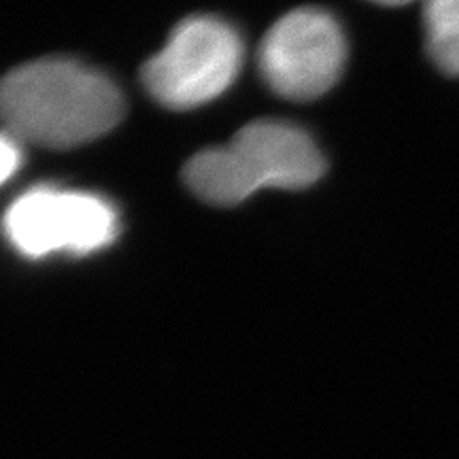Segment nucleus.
Here are the masks:
<instances>
[{
	"label": "nucleus",
	"instance_id": "nucleus-2",
	"mask_svg": "<svg viewBox=\"0 0 459 459\" xmlns=\"http://www.w3.org/2000/svg\"><path fill=\"white\" fill-rule=\"evenodd\" d=\"M324 172V158L307 132L283 122H254L228 145L194 156L183 177L200 200L228 206L262 187H308Z\"/></svg>",
	"mask_w": 459,
	"mask_h": 459
},
{
	"label": "nucleus",
	"instance_id": "nucleus-1",
	"mask_svg": "<svg viewBox=\"0 0 459 459\" xmlns=\"http://www.w3.org/2000/svg\"><path fill=\"white\" fill-rule=\"evenodd\" d=\"M124 117L111 79L66 57L17 66L0 79V119L15 139L48 149L85 145Z\"/></svg>",
	"mask_w": 459,
	"mask_h": 459
},
{
	"label": "nucleus",
	"instance_id": "nucleus-5",
	"mask_svg": "<svg viewBox=\"0 0 459 459\" xmlns=\"http://www.w3.org/2000/svg\"><path fill=\"white\" fill-rule=\"evenodd\" d=\"M347 45L341 26L321 9H298L281 17L260 49L266 83L290 100L324 96L341 77Z\"/></svg>",
	"mask_w": 459,
	"mask_h": 459
},
{
	"label": "nucleus",
	"instance_id": "nucleus-7",
	"mask_svg": "<svg viewBox=\"0 0 459 459\" xmlns=\"http://www.w3.org/2000/svg\"><path fill=\"white\" fill-rule=\"evenodd\" d=\"M22 164V149L13 134H0V186L13 177Z\"/></svg>",
	"mask_w": 459,
	"mask_h": 459
},
{
	"label": "nucleus",
	"instance_id": "nucleus-6",
	"mask_svg": "<svg viewBox=\"0 0 459 459\" xmlns=\"http://www.w3.org/2000/svg\"><path fill=\"white\" fill-rule=\"evenodd\" d=\"M428 54L449 77H459V0H432L423 9Z\"/></svg>",
	"mask_w": 459,
	"mask_h": 459
},
{
	"label": "nucleus",
	"instance_id": "nucleus-3",
	"mask_svg": "<svg viewBox=\"0 0 459 459\" xmlns=\"http://www.w3.org/2000/svg\"><path fill=\"white\" fill-rule=\"evenodd\" d=\"M240 62L243 43L232 26L209 15L189 17L143 66V83L160 105L186 111L221 96Z\"/></svg>",
	"mask_w": 459,
	"mask_h": 459
},
{
	"label": "nucleus",
	"instance_id": "nucleus-4",
	"mask_svg": "<svg viewBox=\"0 0 459 459\" xmlns=\"http://www.w3.org/2000/svg\"><path fill=\"white\" fill-rule=\"evenodd\" d=\"M117 211L96 194L34 187L4 215V234L20 254L88 255L117 238Z\"/></svg>",
	"mask_w": 459,
	"mask_h": 459
}]
</instances>
